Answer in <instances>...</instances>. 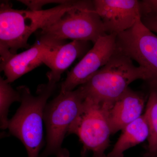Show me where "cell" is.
<instances>
[{
  "label": "cell",
  "mask_w": 157,
  "mask_h": 157,
  "mask_svg": "<svg viewBox=\"0 0 157 157\" xmlns=\"http://www.w3.org/2000/svg\"><path fill=\"white\" fill-rule=\"evenodd\" d=\"M139 1L141 22L149 29L157 33V0Z\"/></svg>",
  "instance_id": "cell-16"
},
{
  "label": "cell",
  "mask_w": 157,
  "mask_h": 157,
  "mask_svg": "<svg viewBox=\"0 0 157 157\" xmlns=\"http://www.w3.org/2000/svg\"><path fill=\"white\" fill-rule=\"evenodd\" d=\"M118 50L137 62L147 73V82L157 87V36L144 25L140 18L129 29L117 34Z\"/></svg>",
  "instance_id": "cell-7"
},
{
  "label": "cell",
  "mask_w": 157,
  "mask_h": 157,
  "mask_svg": "<svg viewBox=\"0 0 157 157\" xmlns=\"http://www.w3.org/2000/svg\"><path fill=\"white\" fill-rule=\"evenodd\" d=\"M80 0L70 1L51 9L41 11L17 10L9 1L0 5L1 59L17 54L20 48L31 47L30 36L37 30L47 26L78 5Z\"/></svg>",
  "instance_id": "cell-1"
},
{
  "label": "cell",
  "mask_w": 157,
  "mask_h": 157,
  "mask_svg": "<svg viewBox=\"0 0 157 157\" xmlns=\"http://www.w3.org/2000/svg\"><path fill=\"white\" fill-rule=\"evenodd\" d=\"M111 105L85 98L82 112L70 127L68 134H75L83 144L82 151H91L93 157H107L105 151L112 135L109 109Z\"/></svg>",
  "instance_id": "cell-6"
},
{
  "label": "cell",
  "mask_w": 157,
  "mask_h": 157,
  "mask_svg": "<svg viewBox=\"0 0 157 157\" xmlns=\"http://www.w3.org/2000/svg\"><path fill=\"white\" fill-rule=\"evenodd\" d=\"M157 156V151L151 157H154V156Z\"/></svg>",
  "instance_id": "cell-19"
},
{
  "label": "cell",
  "mask_w": 157,
  "mask_h": 157,
  "mask_svg": "<svg viewBox=\"0 0 157 157\" xmlns=\"http://www.w3.org/2000/svg\"><path fill=\"white\" fill-rule=\"evenodd\" d=\"M85 98L79 87L71 91H61L46 104L43 119L46 126V145L39 157H69L62 147L65 135L82 111Z\"/></svg>",
  "instance_id": "cell-4"
},
{
  "label": "cell",
  "mask_w": 157,
  "mask_h": 157,
  "mask_svg": "<svg viewBox=\"0 0 157 157\" xmlns=\"http://www.w3.org/2000/svg\"><path fill=\"white\" fill-rule=\"evenodd\" d=\"M132 61L117 48L108 63L79 86L85 99L89 98L101 104H113L133 82L137 79L147 81L146 70L135 66Z\"/></svg>",
  "instance_id": "cell-3"
},
{
  "label": "cell",
  "mask_w": 157,
  "mask_h": 157,
  "mask_svg": "<svg viewBox=\"0 0 157 157\" xmlns=\"http://www.w3.org/2000/svg\"><path fill=\"white\" fill-rule=\"evenodd\" d=\"M121 135L107 157H124V152L129 148L148 139L149 131L144 114L122 130Z\"/></svg>",
  "instance_id": "cell-13"
},
{
  "label": "cell",
  "mask_w": 157,
  "mask_h": 157,
  "mask_svg": "<svg viewBox=\"0 0 157 157\" xmlns=\"http://www.w3.org/2000/svg\"><path fill=\"white\" fill-rule=\"evenodd\" d=\"M14 102H21V95L14 90L6 79L0 77V122L2 129L8 128V113L10 106Z\"/></svg>",
  "instance_id": "cell-15"
},
{
  "label": "cell",
  "mask_w": 157,
  "mask_h": 157,
  "mask_svg": "<svg viewBox=\"0 0 157 157\" xmlns=\"http://www.w3.org/2000/svg\"><path fill=\"white\" fill-rule=\"evenodd\" d=\"M107 35L118 34L132 28L140 18L139 1L94 0Z\"/></svg>",
  "instance_id": "cell-10"
},
{
  "label": "cell",
  "mask_w": 157,
  "mask_h": 157,
  "mask_svg": "<svg viewBox=\"0 0 157 157\" xmlns=\"http://www.w3.org/2000/svg\"><path fill=\"white\" fill-rule=\"evenodd\" d=\"M144 103L142 94L129 87L109 107V117L112 134L122 130L143 115Z\"/></svg>",
  "instance_id": "cell-11"
},
{
  "label": "cell",
  "mask_w": 157,
  "mask_h": 157,
  "mask_svg": "<svg viewBox=\"0 0 157 157\" xmlns=\"http://www.w3.org/2000/svg\"><path fill=\"white\" fill-rule=\"evenodd\" d=\"M56 87V83L48 81L39 85L37 95L33 96L28 87L21 86L17 90L21 95V104L9 120L8 128L25 147L28 157H39L43 146V114L47 101Z\"/></svg>",
  "instance_id": "cell-2"
},
{
  "label": "cell",
  "mask_w": 157,
  "mask_h": 157,
  "mask_svg": "<svg viewBox=\"0 0 157 157\" xmlns=\"http://www.w3.org/2000/svg\"><path fill=\"white\" fill-rule=\"evenodd\" d=\"M117 34L101 37L69 73L61 86V91H71L84 84L93 75L105 66L117 50Z\"/></svg>",
  "instance_id": "cell-8"
},
{
  "label": "cell",
  "mask_w": 157,
  "mask_h": 157,
  "mask_svg": "<svg viewBox=\"0 0 157 157\" xmlns=\"http://www.w3.org/2000/svg\"><path fill=\"white\" fill-rule=\"evenodd\" d=\"M149 131L147 157H151L157 151V91L152 90L144 113Z\"/></svg>",
  "instance_id": "cell-14"
},
{
  "label": "cell",
  "mask_w": 157,
  "mask_h": 157,
  "mask_svg": "<svg viewBox=\"0 0 157 157\" xmlns=\"http://www.w3.org/2000/svg\"><path fill=\"white\" fill-rule=\"evenodd\" d=\"M19 2L23 4L32 11H41L42 7L49 4L63 5L70 2L69 0H19Z\"/></svg>",
  "instance_id": "cell-17"
},
{
  "label": "cell",
  "mask_w": 157,
  "mask_h": 157,
  "mask_svg": "<svg viewBox=\"0 0 157 157\" xmlns=\"http://www.w3.org/2000/svg\"><path fill=\"white\" fill-rule=\"evenodd\" d=\"M90 42L73 40L60 46L46 58L44 64L51 70L47 73L48 81L57 83L61 75L77 58L81 59L90 50Z\"/></svg>",
  "instance_id": "cell-12"
},
{
  "label": "cell",
  "mask_w": 157,
  "mask_h": 157,
  "mask_svg": "<svg viewBox=\"0 0 157 157\" xmlns=\"http://www.w3.org/2000/svg\"><path fill=\"white\" fill-rule=\"evenodd\" d=\"M107 35L93 1L80 0L78 5L50 25L41 29L40 35L60 40L89 41L94 44Z\"/></svg>",
  "instance_id": "cell-5"
},
{
  "label": "cell",
  "mask_w": 157,
  "mask_h": 157,
  "mask_svg": "<svg viewBox=\"0 0 157 157\" xmlns=\"http://www.w3.org/2000/svg\"><path fill=\"white\" fill-rule=\"evenodd\" d=\"M87 152L84 151H82L81 157H86V154H87Z\"/></svg>",
  "instance_id": "cell-18"
},
{
  "label": "cell",
  "mask_w": 157,
  "mask_h": 157,
  "mask_svg": "<svg viewBox=\"0 0 157 157\" xmlns=\"http://www.w3.org/2000/svg\"><path fill=\"white\" fill-rule=\"evenodd\" d=\"M64 44L65 41L40 35L39 41L27 50L1 59V71L4 72L7 82H13L44 64L46 58L51 53Z\"/></svg>",
  "instance_id": "cell-9"
}]
</instances>
